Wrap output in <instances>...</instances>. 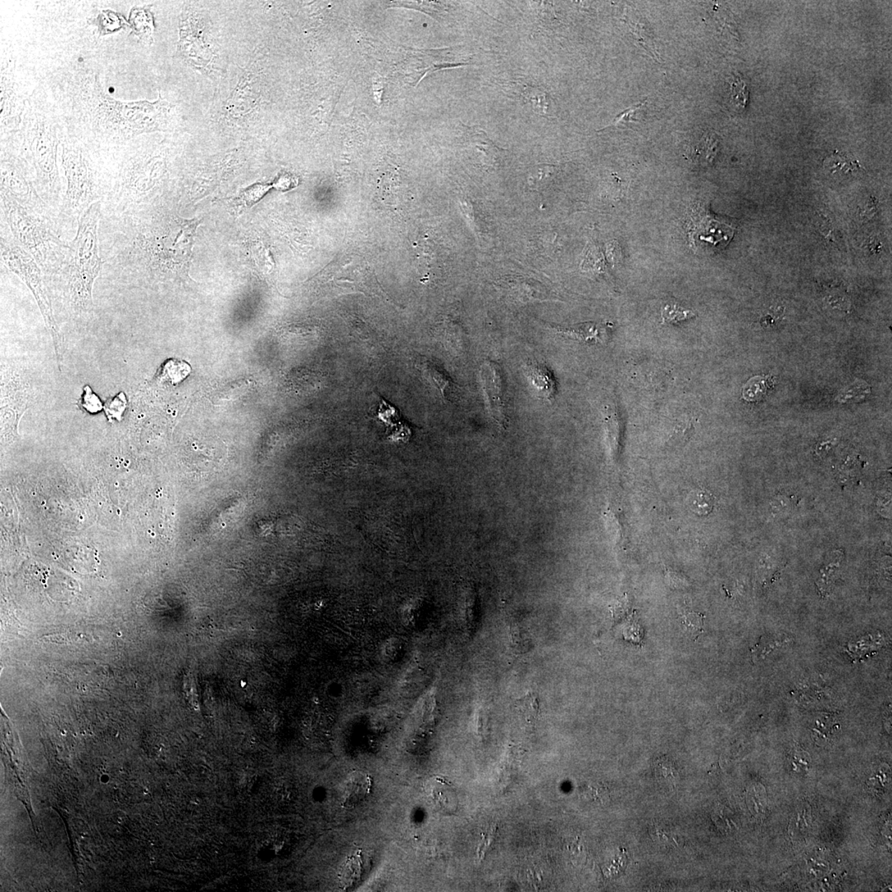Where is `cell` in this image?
<instances>
[{"label":"cell","instance_id":"cell-28","mask_svg":"<svg viewBox=\"0 0 892 892\" xmlns=\"http://www.w3.org/2000/svg\"><path fill=\"white\" fill-rule=\"evenodd\" d=\"M590 791L591 798L600 805H606L609 803L610 800H611V798H610L611 796H610L609 789L603 784H597L594 786H591Z\"/></svg>","mask_w":892,"mask_h":892},{"label":"cell","instance_id":"cell-20","mask_svg":"<svg viewBox=\"0 0 892 892\" xmlns=\"http://www.w3.org/2000/svg\"><path fill=\"white\" fill-rule=\"evenodd\" d=\"M689 508L698 515H708L712 511L714 500L712 495L705 490H696L689 495Z\"/></svg>","mask_w":892,"mask_h":892},{"label":"cell","instance_id":"cell-12","mask_svg":"<svg viewBox=\"0 0 892 892\" xmlns=\"http://www.w3.org/2000/svg\"><path fill=\"white\" fill-rule=\"evenodd\" d=\"M417 367L423 377L440 391L443 398H446V391L452 389L454 382L439 366L425 358H421Z\"/></svg>","mask_w":892,"mask_h":892},{"label":"cell","instance_id":"cell-6","mask_svg":"<svg viewBox=\"0 0 892 892\" xmlns=\"http://www.w3.org/2000/svg\"><path fill=\"white\" fill-rule=\"evenodd\" d=\"M62 161L68 181L62 215L68 220L79 221L92 204L99 201L98 186L89 163L80 150L64 148Z\"/></svg>","mask_w":892,"mask_h":892},{"label":"cell","instance_id":"cell-7","mask_svg":"<svg viewBox=\"0 0 892 892\" xmlns=\"http://www.w3.org/2000/svg\"><path fill=\"white\" fill-rule=\"evenodd\" d=\"M480 377L491 417L498 425L507 429L509 422L507 382L502 368L497 362L486 361L481 366Z\"/></svg>","mask_w":892,"mask_h":892},{"label":"cell","instance_id":"cell-9","mask_svg":"<svg viewBox=\"0 0 892 892\" xmlns=\"http://www.w3.org/2000/svg\"><path fill=\"white\" fill-rule=\"evenodd\" d=\"M372 777L361 770L350 772L341 785V800L345 807H356L370 796L372 790Z\"/></svg>","mask_w":892,"mask_h":892},{"label":"cell","instance_id":"cell-25","mask_svg":"<svg viewBox=\"0 0 892 892\" xmlns=\"http://www.w3.org/2000/svg\"><path fill=\"white\" fill-rule=\"evenodd\" d=\"M361 875V863L357 854L349 858L347 862L345 863L340 876V881L345 886H352L359 879Z\"/></svg>","mask_w":892,"mask_h":892},{"label":"cell","instance_id":"cell-10","mask_svg":"<svg viewBox=\"0 0 892 892\" xmlns=\"http://www.w3.org/2000/svg\"><path fill=\"white\" fill-rule=\"evenodd\" d=\"M525 374L537 397L552 402L557 392V384L549 368L539 362H530L525 366Z\"/></svg>","mask_w":892,"mask_h":892},{"label":"cell","instance_id":"cell-16","mask_svg":"<svg viewBox=\"0 0 892 892\" xmlns=\"http://www.w3.org/2000/svg\"><path fill=\"white\" fill-rule=\"evenodd\" d=\"M515 707L525 721L528 723H535L540 712L538 696L533 693H528L522 698L516 700Z\"/></svg>","mask_w":892,"mask_h":892},{"label":"cell","instance_id":"cell-2","mask_svg":"<svg viewBox=\"0 0 892 892\" xmlns=\"http://www.w3.org/2000/svg\"><path fill=\"white\" fill-rule=\"evenodd\" d=\"M198 222L177 215H166L148 231L136 233L127 259H145L154 271L183 274L187 271Z\"/></svg>","mask_w":892,"mask_h":892},{"label":"cell","instance_id":"cell-23","mask_svg":"<svg viewBox=\"0 0 892 892\" xmlns=\"http://www.w3.org/2000/svg\"><path fill=\"white\" fill-rule=\"evenodd\" d=\"M771 382L766 377H757L748 382L743 390V397L748 401H758L770 388Z\"/></svg>","mask_w":892,"mask_h":892},{"label":"cell","instance_id":"cell-24","mask_svg":"<svg viewBox=\"0 0 892 892\" xmlns=\"http://www.w3.org/2000/svg\"><path fill=\"white\" fill-rule=\"evenodd\" d=\"M655 776L661 782L667 781L669 784H675L678 779V772L675 763L670 760L663 758L655 761L654 764Z\"/></svg>","mask_w":892,"mask_h":892},{"label":"cell","instance_id":"cell-22","mask_svg":"<svg viewBox=\"0 0 892 892\" xmlns=\"http://www.w3.org/2000/svg\"><path fill=\"white\" fill-rule=\"evenodd\" d=\"M127 407V399L124 392L118 394L113 398H109L103 408L108 422H113L115 420L121 422Z\"/></svg>","mask_w":892,"mask_h":892},{"label":"cell","instance_id":"cell-5","mask_svg":"<svg viewBox=\"0 0 892 892\" xmlns=\"http://www.w3.org/2000/svg\"><path fill=\"white\" fill-rule=\"evenodd\" d=\"M1 257L4 265L20 277L33 293L40 311L42 312L45 326L53 340L58 365L60 368L61 338L53 315L51 300L44 286L41 268L34 257L20 244L16 243L15 240L10 241L4 238L3 235L1 236Z\"/></svg>","mask_w":892,"mask_h":892},{"label":"cell","instance_id":"cell-3","mask_svg":"<svg viewBox=\"0 0 892 892\" xmlns=\"http://www.w3.org/2000/svg\"><path fill=\"white\" fill-rule=\"evenodd\" d=\"M1 208L17 243L48 274L61 271L69 245L64 243L48 215L30 210L1 193Z\"/></svg>","mask_w":892,"mask_h":892},{"label":"cell","instance_id":"cell-26","mask_svg":"<svg viewBox=\"0 0 892 892\" xmlns=\"http://www.w3.org/2000/svg\"><path fill=\"white\" fill-rule=\"evenodd\" d=\"M78 406L82 410L90 414H95L103 410L104 406L101 400L97 394L93 392L92 389L89 385L85 386L83 394L78 403Z\"/></svg>","mask_w":892,"mask_h":892},{"label":"cell","instance_id":"cell-15","mask_svg":"<svg viewBox=\"0 0 892 892\" xmlns=\"http://www.w3.org/2000/svg\"><path fill=\"white\" fill-rule=\"evenodd\" d=\"M431 784V795L436 805L448 812L456 809V795L452 785L443 779H435Z\"/></svg>","mask_w":892,"mask_h":892},{"label":"cell","instance_id":"cell-11","mask_svg":"<svg viewBox=\"0 0 892 892\" xmlns=\"http://www.w3.org/2000/svg\"><path fill=\"white\" fill-rule=\"evenodd\" d=\"M468 129L470 130L468 138L473 147L482 154V162L484 166H495L501 157L502 151L489 138L484 130L477 127Z\"/></svg>","mask_w":892,"mask_h":892},{"label":"cell","instance_id":"cell-19","mask_svg":"<svg viewBox=\"0 0 892 892\" xmlns=\"http://www.w3.org/2000/svg\"><path fill=\"white\" fill-rule=\"evenodd\" d=\"M645 106L646 100L635 104L633 106L628 108L625 111H623L620 113V115L616 117L611 125L605 127V129L600 131L612 129V127L629 126L631 124H636V122H640L641 117L643 116V113L645 110Z\"/></svg>","mask_w":892,"mask_h":892},{"label":"cell","instance_id":"cell-1","mask_svg":"<svg viewBox=\"0 0 892 892\" xmlns=\"http://www.w3.org/2000/svg\"><path fill=\"white\" fill-rule=\"evenodd\" d=\"M101 202L91 206L78 221V230L69 245L61 268L63 294L76 315L93 311V287L103 266L99 254L98 225Z\"/></svg>","mask_w":892,"mask_h":892},{"label":"cell","instance_id":"cell-27","mask_svg":"<svg viewBox=\"0 0 892 892\" xmlns=\"http://www.w3.org/2000/svg\"><path fill=\"white\" fill-rule=\"evenodd\" d=\"M731 99L736 107L744 108L748 102L749 91L739 76L733 77L731 85Z\"/></svg>","mask_w":892,"mask_h":892},{"label":"cell","instance_id":"cell-21","mask_svg":"<svg viewBox=\"0 0 892 892\" xmlns=\"http://www.w3.org/2000/svg\"><path fill=\"white\" fill-rule=\"evenodd\" d=\"M681 624L691 637L696 640L703 633L704 619L703 614L684 611L680 615Z\"/></svg>","mask_w":892,"mask_h":892},{"label":"cell","instance_id":"cell-8","mask_svg":"<svg viewBox=\"0 0 892 892\" xmlns=\"http://www.w3.org/2000/svg\"><path fill=\"white\" fill-rule=\"evenodd\" d=\"M1 181V193L15 199L22 207L49 215L48 203L36 192L17 167L3 162Z\"/></svg>","mask_w":892,"mask_h":892},{"label":"cell","instance_id":"cell-14","mask_svg":"<svg viewBox=\"0 0 892 892\" xmlns=\"http://www.w3.org/2000/svg\"><path fill=\"white\" fill-rule=\"evenodd\" d=\"M825 168L831 175L848 176L856 173L861 166L854 159L835 152L826 159Z\"/></svg>","mask_w":892,"mask_h":892},{"label":"cell","instance_id":"cell-18","mask_svg":"<svg viewBox=\"0 0 892 892\" xmlns=\"http://www.w3.org/2000/svg\"><path fill=\"white\" fill-rule=\"evenodd\" d=\"M556 330L561 333L568 336V338L584 341V343H596L603 340L600 329L594 325H582L575 327V329H556Z\"/></svg>","mask_w":892,"mask_h":892},{"label":"cell","instance_id":"cell-13","mask_svg":"<svg viewBox=\"0 0 892 892\" xmlns=\"http://www.w3.org/2000/svg\"><path fill=\"white\" fill-rule=\"evenodd\" d=\"M520 93L525 101L530 104L532 109L540 116L550 117L548 113L549 94L546 91L537 86L531 85H521Z\"/></svg>","mask_w":892,"mask_h":892},{"label":"cell","instance_id":"cell-4","mask_svg":"<svg viewBox=\"0 0 892 892\" xmlns=\"http://www.w3.org/2000/svg\"><path fill=\"white\" fill-rule=\"evenodd\" d=\"M315 282L331 294H361L393 302L377 280L371 264L357 254H339L316 276Z\"/></svg>","mask_w":892,"mask_h":892},{"label":"cell","instance_id":"cell-17","mask_svg":"<svg viewBox=\"0 0 892 892\" xmlns=\"http://www.w3.org/2000/svg\"><path fill=\"white\" fill-rule=\"evenodd\" d=\"M510 638L511 647L516 654H525L531 647L529 633L518 621H512L510 625Z\"/></svg>","mask_w":892,"mask_h":892}]
</instances>
